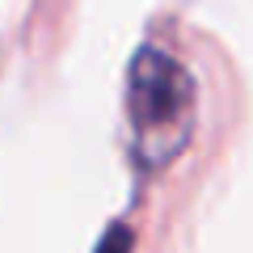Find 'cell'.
I'll use <instances>...</instances> for the list:
<instances>
[{
    "mask_svg": "<svg viewBox=\"0 0 253 253\" xmlns=\"http://www.w3.org/2000/svg\"><path fill=\"white\" fill-rule=\"evenodd\" d=\"M126 118L135 135V161L148 173L177 161L194 135V81L186 63L161 46H139L126 68Z\"/></svg>",
    "mask_w": 253,
    "mask_h": 253,
    "instance_id": "obj_1",
    "label": "cell"
},
{
    "mask_svg": "<svg viewBox=\"0 0 253 253\" xmlns=\"http://www.w3.org/2000/svg\"><path fill=\"white\" fill-rule=\"evenodd\" d=\"M97 253H131V228H126V224H114V228L97 241Z\"/></svg>",
    "mask_w": 253,
    "mask_h": 253,
    "instance_id": "obj_2",
    "label": "cell"
}]
</instances>
